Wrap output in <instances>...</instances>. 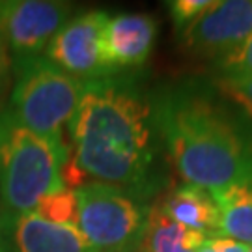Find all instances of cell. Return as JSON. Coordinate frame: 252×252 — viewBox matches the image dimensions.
<instances>
[{"mask_svg": "<svg viewBox=\"0 0 252 252\" xmlns=\"http://www.w3.org/2000/svg\"><path fill=\"white\" fill-rule=\"evenodd\" d=\"M153 118L185 183L206 190L252 183V146L209 99L174 92L159 99Z\"/></svg>", "mask_w": 252, "mask_h": 252, "instance_id": "1", "label": "cell"}, {"mask_svg": "<svg viewBox=\"0 0 252 252\" xmlns=\"http://www.w3.org/2000/svg\"><path fill=\"white\" fill-rule=\"evenodd\" d=\"M69 131L67 157L88 183L133 185L150 168V110L127 92L86 86Z\"/></svg>", "mask_w": 252, "mask_h": 252, "instance_id": "2", "label": "cell"}, {"mask_svg": "<svg viewBox=\"0 0 252 252\" xmlns=\"http://www.w3.org/2000/svg\"><path fill=\"white\" fill-rule=\"evenodd\" d=\"M62 152L21 127L4 110L0 114V222L32 213L51 192L63 189Z\"/></svg>", "mask_w": 252, "mask_h": 252, "instance_id": "3", "label": "cell"}, {"mask_svg": "<svg viewBox=\"0 0 252 252\" xmlns=\"http://www.w3.org/2000/svg\"><path fill=\"white\" fill-rule=\"evenodd\" d=\"M84 90V82L58 69L45 56L25 58L17 63L8 114L21 127L67 152L63 127L71 126Z\"/></svg>", "mask_w": 252, "mask_h": 252, "instance_id": "4", "label": "cell"}, {"mask_svg": "<svg viewBox=\"0 0 252 252\" xmlns=\"http://www.w3.org/2000/svg\"><path fill=\"white\" fill-rule=\"evenodd\" d=\"M77 228L92 252H129L144 235L136 202L114 185L90 181L75 189Z\"/></svg>", "mask_w": 252, "mask_h": 252, "instance_id": "5", "label": "cell"}, {"mask_svg": "<svg viewBox=\"0 0 252 252\" xmlns=\"http://www.w3.org/2000/svg\"><path fill=\"white\" fill-rule=\"evenodd\" d=\"M69 4L51 0H8L0 2V32L9 53L37 58L45 53L54 34L67 23Z\"/></svg>", "mask_w": 252, "mask_h": 252, "instance_id": "6", "label": "cell"}, {"mask_svg": "<svg viewBox=\"0 0 252 252\" xmlns=\"http://www.w3.org/2000/svg\"><path fill=\"white\" fill-rule=\"evenodd\" d=\"M107 21L105 11H88L71 19L54 34L45 49V58L79 81L103 75L110 69L103 53Z\"/></svg>", "mask_w": 252, "mask_h": 252, "instance_id": "7", "label": "cell"}, {"mask_svg": "<svg viewBox=\"0 0 252 252\" xmlns=\"http://www.w3.org/2000/svg\"><path fill=\"white\" fill-rule=\"evenodd\" d=\"M252 34V0H217L206 13L181 28L183 41L209 56L228 58Z\"/></svg>", "mask_w": 252, "mask_h": 252, "instance_id": "8", "label": "cell"}, {"mask_svg": "<svg viewBox=\"0 0 252 252\" xmlns=\"http://www.w3.org/2000/svg\"><path fill=\"white\" fill-rule=\"evenodd\" d=\"M155 39V21L144 13L108 17L103 32V53L108 67L138 65L150 56Z\"/></svg>", "mask_w": 252, "mask_h": 252, "instance_id": "9", "label": "cell"}, {"mask_svg": "<svg viewBox=\"0 0 252 252\" xmlns=\"http://www.w3.org/2000/svg\"><path fill=\"white\" fill-rule=\"evenodd\" d=\"M2 228L9 232L11 252H92L77 226L56 224L36 213L17 217Z\"/></svg>", "mask_w": 252, "mask_h": 252, "instance_id": "10", "label": "cell"}, {"mask_svg": "<svg viewBox=\"0 0 252 252\" xmlns=\"http://www.w3.org/2000/svg\"><path fill=\"white\" fill-rule=\"evenodd\" d=\"M159 209L174 222L189 230L200 232L206 237H219L220 213L211 190L183 183L164 196Z\"/></svg>", "mask_w": 252, "mask_h": 252, "instance_id": "11", "label": "cell"}, {"mask_svg": "<svg viewBox=\"0 0 252 252\" xmlns=\"http://www.w3.org/2000/svg\"><path fill=\"white\" fill-rule=\"evenodd\" d=\"M220 213L219 237L252 247V183L211 190Z\"/></svg>", "mask_w": 252, "mask_h": 252, "instance_id": "12", "label": "cell"}, {"mask_svg": "<svg viewBox=\"0 0 252 252\" xmlns=\"http://www.w3.org/2000/svg\"><path fill=\"white\" fill-rule=\"evenodd\" d=\"M206 239L204 234L174 222L159 207L150 211L142 235L146 252H198Z\"/></svg>", "mask_w": 252, "mask_h": 252, "instance_id": "13", "label": "cell"}, {"mask_svg": "<svg viewBox=\"0 0 252 252\" xmlns=\"http://www.w3.org/2000/svg\"><path fill=\"white\" fill-rule=\"evenodd\" d=\"M45 220L56 222V224H71L77 226V198L75 190L63 189L51 192L49 196L39 202V206L32 211Z\"/></svg>", "mask_w": 252, "mask_h": 252, "instance_id": "14", "label": "cell"}, {"mask_svg": "<svg viewBox=\"0 0 252 252\" xmlns=\"http://www.w3.org/2000/svg\"><path fill=\"white\" fill-rule=\"evenodd\" d=\"M219 88L252 118V75L251 77L226 75L224 79L219 81Z\"/></svg>", "mask_w": 252, "mask_h": 252, "instance_id": "15", "label": "cell"}, {"mask_svg": "<svg viewBox=\"0 0 252 252\" xmlns=\"http://www.w3.org/2000/svg\"><path fill=\"white\" fill-rule=\"evenodd\" d=\"M213 4L215 0H174V2H168V8L176 27L181 30L194 19H198L202 13H206Z\"/></svg>", "mask_w": 252, "mask_h": 252, "instance_id": "16", "label": "cell"}, {"mask_svg": "<svg viewBox=\"0 0 252 252\" xmlns=\"http://www.w3.org/2000/svg\"><path fill=\"white\" fill-rule=\"evenodd\" d=\"M222 69L226 75H235V77H251L252 75V34L247 37L243 45L235 53H232L222 62Z\"/></svg>", "mask_w": 252, "mask_h": 252, "instance_id": "17", "label": "cell"}, {"mask_svg": "<svg viewBox=\"0 0 252 252\" xmlns=\"http://www.w3.org/2000/svg\"><path fill=\"white\" fill-rule=\"evenodd\" d=\"M9 81H11V58H9L8 43L0 32V103L9 88Z\"/></svg>", "mask_w": 252, "mask_h": 252, "instance_id": "18", "label": "cell"}, {"mask_svg": "<svg viewBox=\"0 0 252 252\" xmlns=\"http://www.w3.org/2000/svg\"><path fill=\"white\" fill-rule=\"evenodd\" d=\"M247 245H241L226 237H207L198 252H247Z\"/></svg>", "mask_w": 252, "mask_h": 252, "instance_id": "19", "label": "cell"}, {"mask_svg": "<svg viewBox=\"0 0 252 252\" xmlns=\"http://www.w3.org/2000/svg\"><path fill=\"white\" fill-rule=\"evenodd\" d=\"M0 252H6V232L0 224Z\"/></svg>", "mask_w": 252, "mask_h": 252, "instance_id": "20", "label": "cell"}, {"mask_svg": "<svg viewBox=\"0 0 252 252\" xmlns=\"http://www.w3.org/2000/svg\"><path fill=\"white\" fill-rule=\"evenodd\" d=\"M247 252H252V247H249V249H247Z\"/></svg>", "mask_w": 252, "mask_h": 252, "instance_id": "21", "label": "cell"}]
</instances>
